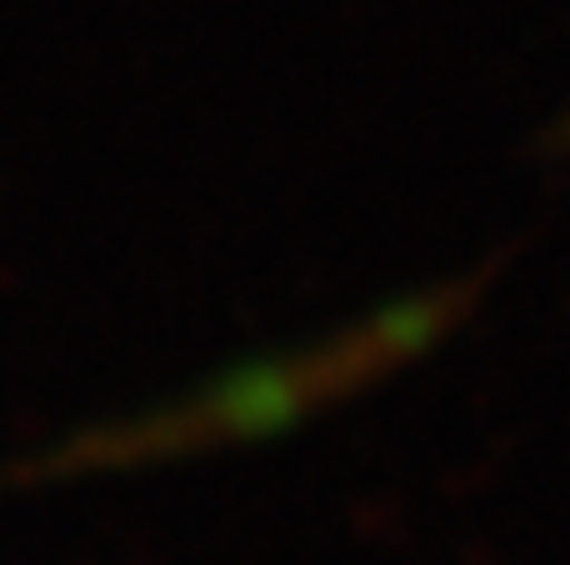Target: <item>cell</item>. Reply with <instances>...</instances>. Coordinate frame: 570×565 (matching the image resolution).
Masks as SVG:
<instances>
[{
  "mask_svg": "<svg viewBox=\"0 0 570 565\" xmlns=\"http://www.w3.org/2000/svg\"><path fill=\"white\" fill-rule=\"evenodd\" d=\"M551 150H570V116H566L561 126L551 130Z\"/></svg>",
  "mask_w": 570,
  "mask_h": 565,
  "instance_id": "obj_2",
  "label": "cell"
},
{
  "mask_svg": "<svg viewBox=\"0 0 570 565\" xmlns=\"http://www.w3.org/2000/svg\"><path fill=\"white\" fill-rule=\"evenodd\" d=\"M501 270L505 250H495L481 266L381 300L365 316L345 320L305 346H285L246 360V366L216 370L160 406L126 410V416H106L96 426L70 430L66 440L26 456L10 476L20 486L130 476V470L200 460L210 450L276 440L285 430L315 420L321 410L365 396V390L385 386L395 370L441 350L481 310Z\"/></svg>",
  "mask_w": 570,
  "mask_h": 565,
  "instance_id": "obj_1",
  "label": "cell"
}]
</instances>
